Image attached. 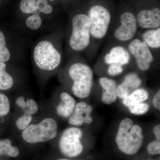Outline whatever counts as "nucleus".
I'll return each mask as SVG.
<instances>
[{"label": "nucleus", "instance_id": "34", "mask_svg": "<svg viewBox=\"0 0 160 160\" xmlns=\"http://www.w3.org/2000/svg\"><path fill=\"white\" fill-rule=\"evenodd\" d=\"M48 1V0H47ZM49 1H52H52H54V0H49Z\"/></svg>", "mask_w": 160, "mask_h": 160}, {"label": "nucleus", "instance_id": "3", "mask_svg": "<svg viewBox=\"0 0 160 160\" xmlns=\"http://www.w3.org/2000/svg\"><path fill=\"white\" fill-rule=\"evenodd\" d=\"M72 32L69 45L72 50L81 51L89 46L90 41V22L87 15L79 13L72 21Z\"/></svg>", "mask_w": 160, "mask_h": 160}, {"label": "nucleus", "instance_id": "28", "mask_svg": "<svg viewBox=\"0 0 160 160\" xmlns=\"http://www.w3.org/2000/svg\"><path fill=\"white\" fill-rule=\"evenodd\" d=\"M147 149L149 154H160V140L156 139L149 143L147 146Z\"/></svg>", "mask_w": 160, "mask_h": 160}, {"label": "nucleus", "instance_id": "8", "mask_svg": "<svg viewBox=\"0 0 160 160\" xmlns=\"http://www.w3.org/2000/svg\"><path fill=\"white\" fill-rule=\"evenodd\" d=\"M128 48L130 53L135 58L139 69L142 71L148 70L153 61V57L147 44L136 39L130 43Z\"/></svg>", "mask_w": 160, "mask_h": 160}, {"label": "nucleus", "instance_id": "1", "mask_svg": "<svg viewBox=\"0 0 160 160\" xmlns=\"http://www.w3.org/2000/svg\"><path fill=\"white\" fill-rule=\"evenodd\" d=\"M143 139L142 129L138 125H133L132 120L126 118L121 122L116 142L122 152L129 155L135 154L142 147Z\"/></svg>", "mask_w": 160, "mask_h": 160}, {"label": "nucleus", "instance_id": "4", "mask_svg": "<svg viewBox=\"0 0 160 160\" xmlns=\"http://www.w3.org/2000/svg\"><path fill=\"white\" fill-rule=\"evenodd\" d=\"M57 132V122L51 118H47L38 124L29 125L23 130L22 137L27 142L35 144L52 139Z\"/></svg>", "mask_w": 160, "mask_h": 160}, {"label": "nucleus", "instance_id": "23", "mask_svg": "<svg viewBox=\"0 0 160 160\" xmlns=\"http://www.w3.org/2000/svg\"><path fill=\"white\" fill-rule=\"evenodd\" d=\"M26 25L29 29L37 30L39 29L42 25V20L38 13L30 16L26 20Z\"/></svg>", "mask_w": 160, "mask_h": 160}, {"label": "nucleus", "instance_id": "31", "mask_svg": "<svg viewBox=\"0 0 160 160\" xmlns=\"http://www.w3.org/2000/svg\"><path fill=\"white\" fill-rule=\"evenodd\" d=\"M153 131L156 139L160 140V125H158L155 126Z\"/></svg>", "mask_w": 160, "mask_h": 160}, {"label": "nucleus", "instance_id": "15", "mask_svg": "<svg viewBox=\"0 0 160 160\" xmlns=\"http://www.w3.org/2000/svg\"><path fill=\"white\" fill-rule=\"evenodd\" d=\"M60 98L62 102L57 107V112L62 117L69 118L74 111L75 100L70 94L66 92H62Z\"/></svg>", "mask_w": 160, "mask_h": 160}, {"label": "nucleus", "instance_id": "18", "mask_svg": "<svg viewBox=\"0 0 160 160\" xmlns=\"http://www.w3.org/2000/svg\"><path fill=\"white\" fill-rule=\"evenodd\" d=\"M17 105L23 109L24 113L33 114L37 112L38 106L36 102L33 99H28L25 102L22 97L18 98L16 101Z\"/></svg>", "mask_w": 160, "mask_h": 160}, {"label": "nucleus", "instance_id": "22", "mask_svg": "<svg viewBox=\"0 0 160 160\" xmlns=\"http://www.w3.org/2000/svg\"><path fill=\"white\" fill-rule=\"evenodd\" d=\"M13 84V79L6 70L0 72V90H8L12 88Z\"/></svg>", "mask_w": 160, "mask_h": 160}, {"label": "nucleus", "instance_id": "27", "mask_svg": "<svg viewBox=\"0 0 160 160\" xmlns=\"http://www.w3.org/2000/svg\"><path fill=\"white\" fill-rule=\"evenodd\" d=\"M37 9L38 12L45 14H50L53 11V8L48 4L47 0H38Z\"/></svg>", "mask_w": 160, "mask_h": 160}, {"label": "nucleus", "instance_id": "25", "mask_svg": "<svg viewBox=\"0 0 160 160\" xmlns=\"http://www.w3.org/2000/svg\"><path fill=\"white\" fill-rule=\"evenodd\" d=\"M32 120V115L24 113L22 116L18 118L17 120L16 125L18 129L20 130H24L29 126Z\"/></svg>", "mask_w": 160, "mask_h": 160}, {"label": "nucleus", "instance_id": "6", "mask_svg": "<svg viewBox=\"0 0 160 160\" xmlns=\"http://www.w3.org/2000/svg\"><path fill=\"white\" fill-rule=\"evenodd\" d=\"M88 16L91 35L95 38H102L109 29L111 19L110 12L104 6L95 5L89 9Z\"/></svg>", "mask_w": 160, "mask_h": 160}, {"label": "nucleus", "instance_id": "20", "mask_svg": "<svg viewBox=\"0 0 160 160\" xmlns=\"http://www.w3.org/2000/svg\"><path fill=\"white\" fill-rule=\"evenodd\" d=\"M38 0H21L20 8L23 13L26 14L38 13L37 5Z\"/></svg>", "mask_w": 160, "mask_h": 160}, {"label": "nucleus", "instance_id": "9", "mask_svg": "<svg viewBox=\"0 0 160 160\" xmlns=\"http://www.w3.org/2000/svg\"><path fill=\"white\" fill-rule=\"evenodd\" d=\"M121 25L116 29L114 37L120 41H128L134 36L137 30V22L134 15L126 12L120 17Z\"/></svg>", "mask_w": 160, "mask_h": 160}, {"label": "nucleus", "instance_id": "19", "mask_svg": "<svg viewBox=\"0 0 160 160\" xmlns=\"http://www.w3.org/2000/svg\"><path fill=\"white\" fill-rule=\"evenodd\" d=\"M19 153L17 147L12 146L10 140L6 139L0 140V156H7L10 157H16Z\"/></svg>", "mask_w": 160, "mask_h": 160}, {"label": "nucleus", "instance_id": "16", "mask_svg": "<svg viewBox=\"0 0 160 160\" xmlns=\"http://www.w3.org/2000/svg\"><path fill=\"white\" fill-rule=\"evenodd\" d=\"M149 96V93L146 89L138 88L124 98L122 102L125 106L128 107L132 105L143 102L148 99Z\"/></svg>", "mask_w": 160, "mask_h": 160}, {"label": "nucleus", "instance_id": "21", "mask_svg": "<svg viewBox=\"0 0 160 160\" xmlns=\"http://www.w3.org/2000/svg\"><path fill=\"white\" fill-rule=\"evenodd\" d=\"M10 52L6 46L5 36L0 31V62H7L10 59Z\"/></svg>", "mask_w": 160, "mask_h": 160}, {"label": "nucleus", "instance_id": "5", "mask_svg": "<svg viewBox=\"0 0 160 160\" xmlns=\"http://www.w3.org/2000/svg\"><path fill=\"white\" fill-rule=\"evenodd\" d=\"M36 65L42 70L51 71L57 68L62 61V56L52 43L43 41L36 46L33 53Z\"/></svg>", "mask_w": 160, "mask_h": 160}, {"label": "nucleus", "instance_id": "7", "mask_svg": "<svg viewBox=\"0 0 160 160\" xmlns=\"http://www.w3.org/2000/svg\"><path fill=\"white\" fill-rule=\"evenodd\" d=\"M83 136L81 129L76 127L68 128L63 132L60 141L61 152L67 157L79 155L83 150L81 139Z\"/></svg>", "mask_w": 160, "mask_h": 160}, {"label": "nucleus", "instance_id": "30", "mask_svg": "<svg viewBox=\"0 0 160 160\" xmlns=\"http://www.w3.org/2000/svg\"><path fill=\"white\" fill-rule=\"evenodd\" d=\"M152 104L156 109L160 110V90L155 95L152 99Z\"/></svg>", "mask_w": 160, "mask_h": 160}, {"label": "nucleus", "instance_id": "12", "mask_svg": "<svg viewBox=\"0 0 160 160\" xmlns=\"http://www.w3.org/2000/svg\"><path fill=\"white\" fill-rule=\"evenodd\" d=\"M142 81L135 73H130L126 76L122 82L117 86V94L119 98L123 99L141 86Z\"/></svg>", "mask_w": 160, "mask_h": 160}, {"label": "nucleus", "instance_id": "2", "mask_svg": "<svg viewBox=\"0 0 160 160\" xmlns=\"http://www.w3.org/2000/svg\"><path fill=\"white\" fill-rule=\"evenodd\" d=\"M69 77L73 81L72 91L77 97L85 98L91 92L93 84V74L88 65L77 63L70 66Z\"/></svg>", "mask_w": 160, "mask_h": 160}, {"label": "nucleus", "instance_id": "13", "mask_svg": "<svg viewBox=\"0 0 160 160\" xmlns=\"http://www.w3.org/2000/svg\"><path fill=\"white\" fill-rule=\"evenodd\" d=\"M99 83L103 89L102 101L104 104L110 105L117 99V85L114 80L107 78H101Z\"/></svg>", "mask_w": 160, "mask_h": 160}, {"label": "nucleus", "instance_id": "33", "mask_svg": "<svg viewBox=\"0 0 160 160\" xmlns=\"http://www.w3.org/2000/svg\"><path fill=\"white\" fill-rule=\"evenodd\" d=\"M58 160H72L66 159H58Z\"/></svg>", "mask_w": 160, "mask_h": 160}, {"label": "nucleus", "instance_id": "11", "mask_svg": "<svg viewBox=\"0 0 160 160\" xmlns=\"http://www.w3.org/2000/svg\"><path fill=\"white\" fill-rule=\"evenodd\" d=\"M92 111V106L84 102H80L75 105L74 112L69 118V122L73 126H80L84 123H92V118L90 115Z\"/></svg>", "mask_w": 160, "mask_h": 160}, {"label": "nucleus", "instance_id": "17", "mask_svg": "<svg viewBox=\"0 0 160 160\" xmlns=\"http://www.w3.org/2000/svg\"><path fill=\"white\" fill-rule=\"evenodd\" d=\"M144 42L149 47L158 49L160 47V28L150 29L142 35Z\"/></svg>", "mask_w": 160, "mask_h": 160}, {"label": "nucleus", "instance_id": "10", "mask_svg": "<svg viewBox=\"0 0 160 160\" xmlns=\"http://www.w3.org/2000/svg\"><path fill=\"white\" fill-rule=\"evenodd\" d=\"M137 24L143 29H156L160 28V9L158 8L144 9L138 14Z\"/></svg>", "mask_w": 160, "mask_h": 160}, {"label": "nucleus", "instance_id": "24", "mask_svg": "<svg viewBox=\"0 0 160 160\" xmlns=\"http://www.w3.org/2000/svg\"><path fill=\"white\" fill-rule=\"evenodd\" d=\"M149 105L146 103L142 102L129 106V111L132 114L135 115H142L146 113L149 109Z\"/></svg>", "mask_w": 160, "mask_h": 160}, {"label": "nucleus", "instance_id": "26", "mask_svg": "<svg viewBox=\"0 0 160 160\" xmlns=\"http://www.w3.org/2000/svg\"><path fill=\"white\" fill-rule=\"evenodd\" d=\"M10 103L8 98L5 95L0 93V116H4L9 113Z\"/></svg>", "mask_w": 160, "mask_h": 160}, {"label": "nucleus", "instance_id": "14", "mask_svg": "<svg viewBox=\"0 0 160 160\" xmlns=\"http://www.w3.org/2000/svg\"><path fill=\"white\" fill-rule=\"evenodd\" d=\"M130 56L129 52L122 46H116L112 48L109 53L105 57V62L108 65L113 63L122 66L129 64Z\"/></svg>", "mask_w": 160, "mask_h": 160}, {"label": "nucleus", "instance_id": "29", "mask_svg": "<svg viewBox=\"0 0 160 160\" xmlns=\"http://www.w3.org/2000/svg\"><path fill=\"white\" fill-rule=\"evenodd\" d=\"M123 71V66L116 63L110 64L108 69V73L112 76L121 74Z\"/></svg>", "mask_w": 160, "mask_h": 160}, {"label": "nucleus", "instance_id": "32", "mask_svg": "<svg viewBox=\"0 0 160 160\" xmlns=\"http://www.w3.org/2000/svg\"><path fill=\"white\" fill-rule=\"evenodd\" d=\"M6 64L5 62H0V72L6 70Z\"/></svg>", "mask_w": 160, "mask_h": 160}]
</instances>
